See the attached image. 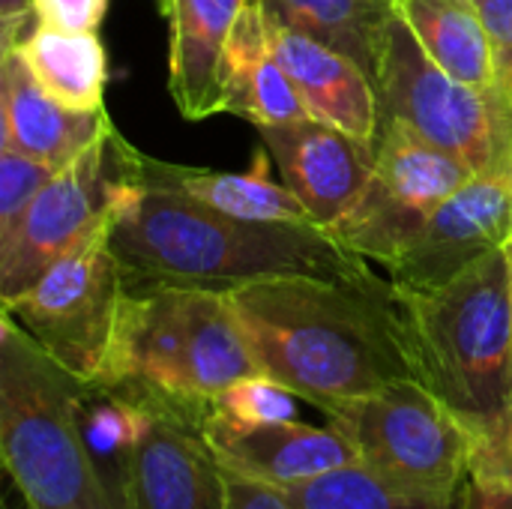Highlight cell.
Wrapping results in <instances>:
<instances>
[{"label": "cell", "mask_w": 512, "mask_h": 509, "mask_svg": "<svg viewBox=\"0 0 512 509\" xmlns=\"http://www.w3.org/2000/svg\"><path fill=\"white\" fill-rule=\"evenodd\" d=\"M261 375L327 411L414 378L393 282L273 276L225 291Z\"/></svg>", "instance_id": "1"}, {"label": "cell", "mask_w": 512, "mask_h": 509, "mask_svg": "<svg viewBox=\"0 0 512 509\" xmlns=\"http://www.w3.org/2000/svg\"><path fill=\"white\" fill-rule=\"evenodd\" d=\"M129 288L189 285L231 291L273 276L375 282L381 273L312 222H249L177 189L135 180L111 222Z\"/></svg>", "instance_id": "2"}, {"label": "cell", "mask_w": 512, "mask_h": 509, "mask_svg": "<svg viewBox=\"0 0 512 509\" xmlns=\"http://www.w3.org/2000/svg\"><path fill=\"white\" fill-rule=\"evenodd\" d=\"M414 378L471 432L512 411V279L504 246L429 291H399Z\"/></svg>", "instance_id": "3"}, {"label": "cell", "mask_w": 512, "mask_h": 509, "mask_svg": "<svg viewBox=\"0 0 512 509\" xmlns=\"http://www.w3.org/2000/svg\"><path fill=\"white\" fill-rule=\"evenodd\" d=\"M261 375L225 291L189 285L129 288L102 384L210 408L231 384Z\"/></svg>", "instance_id": "4"}, {"label": "cell", "mask_w": 512, "mask_h": 509, "mask_svg": "<svg viewBox=\"0 0 512 509\" xmlns=\"http://www.w3.org/2000/svg\"><path fill=\"white\" fill-rule=\"evenodd\" d=\"M81 381L6 312L0 318V453L27 509H114L78 423Z\"/></svg>", "instance_id": "5"}, {"label": "cell", "mask_w": 512, "mask_h": 509, "mask_svg": "<svg viewBox=\"0 0 512 509\" xmlns=\"http://www.w3.org/2000/svg\"><path fill=\"white\" fill-rule=\"evenodd\" d=\"M324 417L354 447L357 462L381 480L426 495H462L471 426L417 378L333 405Z\"/></svg>", "instance_id": "6"}, {"label": "cell", "mask_w": 512, "mask_h": 509, "mask_svg": "<svg viewBox=\"0 0 512 509\" xmlns=\"http://www.w3.org/2000/svg\"><path fill=\"white\" fill-rule=\"evenodd\" d=\"M375 90L381 117H396L465 159L474 174L512 171V96L501 87H474L447 75L414 39L390 21Z\"/></svg>", "instance_id": "7"}, {"label": "cell", "mask_w": 512, "mask_h": 509, "mask_svg": "<svg viewBox=\"0 0 512 509\" xmlns=\"http://www.w3.org/2000/svg\"><path fill=\"white\" fill-rule=\"evenodd\" d=\"M129 282L111 249V225L48 267L3 312L72 378L102 384Z\"/></svg>", "instance_id": "8"}, {"label": "cell", "mask_w": 512, "mask_h": 509, "mask_svg": "<svg viewBox=\"0 0 512 509\" xmlns=\"http://www.w3.org/2000/svg\"><path fill=\"white\" fill-rule=\"evenodd\" d=\"M141 153L108 123L30 204L0 246V303L21 297L48 267L114 222L123 192L138 180Z\"/></svg>", "instance_id": "9"}, {"label": "cell", "mask_w": 512, "mask_h": 509, "mask_svg": "<svg viewBox=\"0 0 512 509\" xmlns=\"http://www.w3.org/2000/svg\"><path fill=\"white\" fill-rule=\"evenodd\" d=\"M123 387L138 405L126 509H228L225 471L204 438L210 408Z\"/></svg>", "instance_id": "10"}, {"label": "cell", "mask_w": 512, "mask_h": 509, "mask_svg": "<svg viewBox=\"0 0 512 509\" xmlns=\"http://www.w3.org/2000/svg\"><path fill=\"white\" fill-rule=\"evenodd\" d=\"M510 237L512 180L507 174H477L429 210L417 240L384 273L399 291H429L501 249Z\"/></svg>", "instance_id": "11"}, {"label": "cell", "mask_w": 512, "mask_h": 509, "mask_svg": "<svg viewBox=\"0 0 512 509\" xmlns=\"http://www.w3.org/2000/svg\"><path fill=\"white\" fill-rule=\"evenodd\" d=\"M258 132L282 183L303 201L318 228H336L375 180V144L336 126L303 120Z\"/></svg>", "instance_id": "12"}, {"label": "cell", "mask_w": 512, "mask_h": 509, "mask_svg": "<svg viewBox=\"0 0 512 509\" xmlns=\"http://www.w3.org/2000/svg\"><path fill=\"white\" fill-rule=\"evenodd\" d=\"M204 438L225 474L279 489L357 462L354 447L330 423H243L219 414L210 405V411L204 414Z\"/></svg>", "instance_id": "13"}, {"label": "cell", "mask_w": 512, "mask_h": 509, "mask_svg": "<svg viewBox=\"0 0 512 509\" xmlns=\"http://www.w3.org/2000/svg\"><path fill=\"white\" fill-rule=\"evenodd\" d=\"M270 36L282 69L312 120L336 126L360 141L375 144L381 123V102L375 81L348 54L276 21L270 12Z\"/></svg>", "instance_id": "14"}, {"label": "cell", "mask_w": 512, "mask_h": 509, "mask_svg": "<svg viewBox=\"0 0 512 509\" xmlns=\"http://www.w3.org/2000/svg\"><path fill=\"white\" fill-rule=\"evenodd\" d=\"M249 0H165L168 93L186 120L225 114V57Z\"/></svg>", "instance_id": "15"}, {"label": "cell", "mask_w": 512, "mask_h": 509, "mask_svg": "<svg viewBox=\"0 0 512 509\" xmlns=\"http://www.w3.org/2000/svg\"><path fill=\"white\" fill-rule=\"evenodd\" d=\"M108 111H78L54 99L12 48L0 54V150L51 168L69 165L105 126Z\"/></svg>", "instance_id": "16"}, {"label": "cell", "mask_w": 512, "mask_h": 509, "mask_svg": "<svg viewBox=\"0 0 512 509\" xmlns=\"http://www.w3.org/2000/svg\"><path fill=\"white\" fill-rule=\"evenodd\" d=\"M225 114H237L255 129H276L312 120L276 57L270 18L261 0L246 3L228 42Z\"/></svg>", "instance_id": "17"}, {"label": "cell", "mask_w": 512, "mask_h": 509, "mask_svg": "<svg viewBox=\"0 0 512 509\" xmlns=\"http://www.w3.org/2000/svg\"><path fill=\"white\" fill-rule=\"evenodd\" d=\"M138 180L177 189L219 213L249 219V222H312L303 201L285 183H276L267 174L264 150H258L252 168L240 174L207 171V168H177V165H162L156 159L141 156Z\"/></svg>", "instance_id": "18"}, {"label": "cell", "mask_w": 512, "mask_h": 509, "mask_svg": "<svg viewBox=\"0 0 512 509\" xmlns=\"http://www.w3.org/2000/svg\"><path fill=\"white\" fill-rule=\"evenodd\" d=\"M420 48L453 78L498 87L495 45L477 0H396Z\"/></svg>", "instance_id": "19"}, {"label": "cell", "mask_w": 512, "mask_h": 509, "mask_svg": "<svg viewBox=\"0 0 512 509\" xmlns=\"http://www.w3.org/2000/svg\"><path fill=\"white\" fill-rule=\"evenodd\" d=\"M375 177L405 204L435 210L477 174L465 159L414 126L396 117H381L375 135Z\"/></svg>", "instance_id": "20"}, {"label": "cell", "mask_w": 512, "mask_h": 509, "mask_svg": "<svg viewBox=\"0 0 512 509\" xmlns=\"http://www.w3.org/2000/svg\"><path fill=\"white\" fill-rule=\"evenodd\" d=\"M33 78L63 105L78 111L105 108L108 57L99 33H69L33 24L15 45Z\"/></svg>", "instance_id": "21"}, {"label": "cell", "mask_w": 512, "mask_h": 509, "mask_svg": "<svg viewBox=\"0 0 512 509\" xmlns=\"http://www.w3.org/2000/svg\"><path fill=\"white\" fill-rule=\"evenodd\" d=\"M264 9L312 39L357 60L375 81L396 0H261Z\"/></svg>", "instance_id": "22"}, {"label": "cell", "mask_w": 512, "mask_h": 509, "mask_svg": "<svg viewBox=\"0 0 512 509\" xmlns=\"http://www.w3.org/2000/svg\"><path fill=\"white\" fill-rule=\"evenodd\" d=\"M78 423L96 477L114 509L129 507V474L138 438V405L114 384H81Z\"/></svg>", "instance_id": "23"}, {"label": "cell", "mask_w": 512, "mask_h": 509, "mask_svg": "<svg viewBox=\"0 0 512 509\" xmlns=\"http://www.w3.org/2000/svg\"><path fill=\"white\" fill-rule=\"evenodd\" d=\"M429 210H417L396 198L378 177L360 198V204L336 225L330 228L351 252L366 258L369 264H381L384 270L393 267L408 246L417 240V234L426 225Z\"/></svg>", "instance_id": "24"}, {"label": "cell", "mask_w": 512, "mask_h": 509, "mask_svg": "<svg viewBox=\"0 0 512 509\" xmlns=\"http://www.w3.org/2000/svg\"><path fill=\"white\" fill-rule=\"evenodd\" d=\"M288 498L300 509H462V495H426L393 486L360 462L288 486Z\"/></svg>", "instance_id": "25"}, {"label": "cell", "mask_w": 512, "mask_h": 509, "mask_svg": "<svg viewBox=\"0 0 512 509\" xmlns=\"http://www.w3.org/2000/svg\"><path fill=\"white\" fill-rule=\"evenodd\" d=\"M297 399L300 396H294L279 381L267 375H249L231 384L225 393H219L213 399V408L243 423H279V420H297Z\"/></svg>", "instance_id": "26"}, {"label": "cell", "mask_w": 512, "mask_h": 509, "mask_svg": "<svg viewBox=\"0 0 512 509\" xmlns=\"http://www.w3.org/2000/svg\"><path fill=\"white\" fill-rule=\"evenodd\" d=\"M57 174V168L27 159L12 150H0V246L12 240L36 195Z\"/></svg>", "instance_id": "27"}, {"label": "cell", "mask_w": 512, "mask_h": 509, "mask_svg": "<svg viewBox=\"0 0 512 509\" xmlns=\"http://www.w3.org/2000/svg\"><path fill=\"white\" fill-rule=\"evenodd\" d=\"M468 477L512 486V411L504 420L471 432Z\"/></svg>", "instance_id": "28"}, {"label": "cell", "mask_w": 512, "mask_h": 509, "mask_svg": "<svg viewBox=\"0 0 512 509\" xmlns=\"http://www.w3.org/2000/svg\"><path fill=\"white\" fill-rule=\"evenodd\" d=\"M36 24L69 30V33H96L108 0H33Z\"/></svg>", "instance_id": "29"}, {"label": "cell", "mask_w": 512, "mask_h": 509, "mask_svg": "<svg viewBox=\"0 0 512 509\" xmlns=\"http://www.w3.org/2000/svg\"><path fill=\"white\" fill-rule=\"evenodd\" d=\"M225 489H228V509H300L285 489L243 480L234 474H225Z\"/></svg>", "instance_id": "30"}, {"label": "cell", "mask_w": 512, "mask_h": 509, "mask_svg": "<svg viewBox=\"0 0 512 509\" xmlns=\"http://www.w3.org/2000/svg\"><path fill=\"white\" fill-rule=\"evenodd\" d=\"M498 60V87L512 69V0H477Z\"/></svg>", "instance_id": "31"}, {"label": "cell", "mask_w": 512, "mask_h": 509, "mask_svg": "<svg viewBox=\"0 0 512 509\" xmlns=\"http://www.w3.org/2000/svg\"><path fill=\"white\" fill-rule=\"evenodd\" d=\"M462 509H512V486L468 477L462 489Z\"/></svg>", "instance_id": "32"}, {"label": "cell", "mask_w": 512, "mask_h": 509, "mask_svg": "<svg viewBox=\"0 0 512 509\" xmlns=\"http://www.w3.org/2000/svg\"><path fill=\"white\" fill-rule=\"evenodd\" d=\"M501 90H504V93H510V96H512V69L507 72V78L501 81Z\"/></svg>", "instance_id": "33"}, {"label": "cell", "mask_w": 512, "mask_h": 509, "mask_svg": "<svg viewBox=\"0 0 512 509\" xmlns=\"http://www.w3.org/2000/svg\"><path fill=\"white\" fill-rule=\"evenodd\" d=\"M504 255H507V261H510V279H512V237L504 243Z\"/></svg>", "instance_id": "34"}, {"label": "cell", "mask_w": 512, "mask_h": 509, "mask_svg": "<svg viewBox=\"0 0 512 509\" xmlns=\"http://www.w3.org/2000/svg\"><path fill=\"white\" fill-rule=\"evenodd\" d=\"M162 6H165V0H162Z\"/></svg>", "instance_id": "35"}, {"label": "cell", "mask_w": 512, "mask_h": 509, "mask_svg": "<svg viewBox=\"0 0 512 509\" xmlns=\"http://www.w3.org/2000/svg\"><path fill=\"white\" fill-rule=\"evenodd\" d=\"M510 180H512V171H510Z\"/></svg>", "instance_id": "36"}]
</instances>
